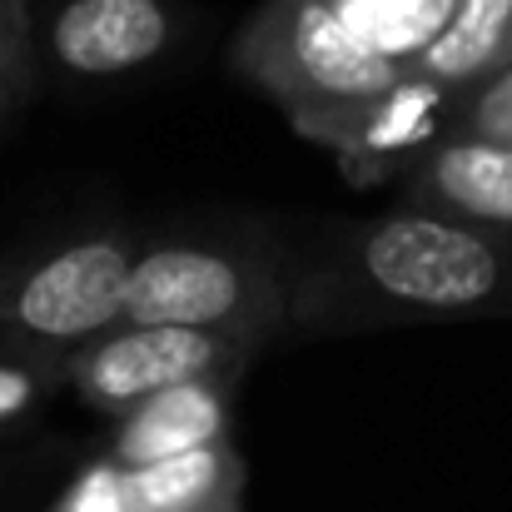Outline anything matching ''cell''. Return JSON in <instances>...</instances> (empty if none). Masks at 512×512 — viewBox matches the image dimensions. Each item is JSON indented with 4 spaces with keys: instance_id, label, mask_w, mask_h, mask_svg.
Instances as JSON below:
<instances>
[{
    "instance_id": "cell-9",
    "label": "cell",
    "mask_w": 512,
    "mask_h": 512,
    "mask_svg": "<svg viewBox=\"0 0 512 512\" xmlns=\"http://www.w3.org/2000/svg\"><path fill=\"white\" fill-rule=\"evenodd\" d=\"M125 493L130 512H239L244 458L229 438H219L209 448L125 468Z\"/></svg>"
},
{
    "instance_id": "cell-15",
    "label": "cell",
    "mask_w": 512,
    "mask_h": 512,
    "mask_svg": "<svg viewBox=\"0 0 512 512\" xmlns=\"http://www.w3.org/2000/svg\"><path fill=\"white\" fill-rule=\"evenodd\" d=\"M55 512H130V493H125V468L105 453L100 463H90L65 493Z\"/></svg>"
},
{
    "instance_id": "cell-16",
    "label": "cell",
    "mask_w": 512,
    "mask_h": 512,
    "mask_svg": "<svg viewBox=\"0 0 512 512\" xmlns=\"http://www.w3.org/2000/svg\"><path fill=\"white\" fill-rule=\"evenodd\" d=\"M0 458H5V453H0Z\"/></svg>"
},
{
    "instance_id": "cell-11",
    "label": "cell",
    "mask_w": 512,
    "mask_h": 512,
    "mask_svg": "<svg viewBox=\"0 0 512 512\" xmlns=\"http://www.w3.org/2000/svg\"><path fill=\"white\" fill-rule=\"evenodd\" d=\"M458 5L463 0H329V10L368 50L403 70H413L428 55V45L448 30Z\"/></svg>"
},
{
    "instance_id": "cell-8",
    "label": "cell",
    "mask_w": 512,
    "mask_h": 512,
    "mask_svg": "<svg viewBox=\"0 0 512 512\" xmlns=\"http://www.w3.org/2000/svg\"><path fill=\"white\" fill-rule=\"evenodd\" d=\"M249 368H229V373H204L189 383L160 388L140 403H130L115 418L110 433V458L120 468H140V463H160L189 448H209L219 438H229V418H234V393L244 383Z\"/></svg>"
},
{
    "instance_id": "cell-5",
    "label": "cell",
    "mask_w": 512,
    "mask_h": 512,
    "mask_svg": "<svg viewBox=\"0 0 512 512\" xmlns=\"http://www.w3.org/2000/svg\"><path fill=\"white\" fill-rule=\"evenodd\" d=\"M264 343H274V334L259 329H194V324H115L100 339L80 343L65 358V388L105 413L120 418L130 403L204 378V373H229V368H249Z\"/></svg>"
},
{
    "instance_id": "cell-6",
    "label": "cell",
    "mask_w": 512,
    "mask_h": 512,
    "mask_svg": "<svg viewBox=\"0 0 512 512\" xmlns=\"http://www.w3.org/2000/svg\"><path fill=\"white\" fill-rule=\"evenodd\" d=\"M179 35L170 0H60L45 55L70 80H120L155 65Z\"/></svg>"
},
{
    "instance_id": "cell-12",
    "label": "cell",
    "mask_w": 512,
    "mask_h": 512,
    "mask_svg": "<svg viewBox=\"0 0 512 512\" xmlns=\"http://www.w3.org/2000/svg\"><path fill=\"white\" fill-rule=\"evenodd\" d=\"M60 388H65V363L60 358L0 348V443L35 428Z\"/></svg>"
},
{
    "instance_id": "cell-7",
    "label": "cell",
    "mask_w": 512,
    "mask_h": 512,
    "mask_svg": "<svg viewBox=\"0 0 512 512\" xmlns=\"http://www.w3.org/2000/svg\"><path fill=\"white\" fill-rule=\"evenodd\" d=\"M408 204L433 214L512 234V140L443 130L408 170L398 174Z\"/></svg>"
},
{
    "instance_id": "cell-3",
    "label": "cell",
    "mask_w": 512,
    "mask_h": 512,
    "mask_svg": "<svg viewBox=\"0 0 512 512\" xmlns=\"http://www.w3.org/2000/svg\"><path fill=\"white\" fill-rule=\"evenodd\" d=\"M294 264L264 234H174L145 244L130 274L125 319L284 334Z\"/></svg>"
},
{
    "instance_id": "cell-4",
    "label": "cell",
    "mask_w": 512,
    "mask_h": 512,
    "mask_svg": "<svg viewBox=\"0 0 512 512\" xmlns=\"http://www.w3.org/2000/svg\"><path fill=\"white\" fill-rule=\"evenodd\" d=\"M145 239L90 229L0 264V348L70 358L80 343L125 324V294Z\"/></svg>"
},
{
    "instance_id": "cell-10",
    "label": "cell",
    "mask_w": 512,
    "mask_h": 512,
    "mask_svg": "<svg viewBox=\"0 0 512 512\" xmlns=\"http://www.w3.org/2000/svg\"><path fill=\"white\" fill-rule=\"evenodd\" d=\"M512 65V0H463L448 30L428 45L413 75H428L458 95Z\"/></svg>"
},
{
    "instance_id": "cell-2",
    "label": "cell",
    "mask_w": 512,
    "mask_h": 512,
    "mask_svg": "<svg viewBox=\"0 0 512 512\" xmlns=\"http://www.w3.org/2000/svg\"><path fill=\"white\" fill-rule=\"evenodd\" d=\"M229 65L314 145L413 75L368 50L329 10V0H264L239 25Z\"/></svg>"
},
{
    "instance_id": "cell-13",
    "label": "cell",
    "mask_w": 512,
    "mask_h": 512,
    "mask_svg": "<svg viewBox=\"0 0 512 512\" xmlns=\"http://www.w3.org/2000/svg\"><path fill=\"white\" fill-rule=\"evenodd\" d=\"M35 85V40L25 0H0V125L30 100Z\"/></svg>"
},
{
    "instance_id": "cell-14",
    "label": "cell",
    "mask_w": 512,
    "mask_h": 512,
    "mask_svg": "<svg viewBox=\"0 0 512 512\" xmlns=\"http://www.w3.org/2000/svg\"><path fill=\"white\" fill-rule=\"evenodd\" d=\"M448 130H463V135H493V140H512V65L488 75L483 85H473L458 110H453V125Z\"/></svg>"
},
{
    "instance_id": "cell-1",
    "label": "cell",
    "mask_w": 512,
    "mask_h": 512,
    "mask_svg": "<svg viewBox=\"0 0 512 512\" xmlns=\"http://www.w3.org/2000/svg\"><path fill=\"white\" fill-rule=\"evenodd\" d=\"M453 319H512V234L398 199L339 224L309 264H294V334L343 339Z\"/></svg>"
}]
</instances>
